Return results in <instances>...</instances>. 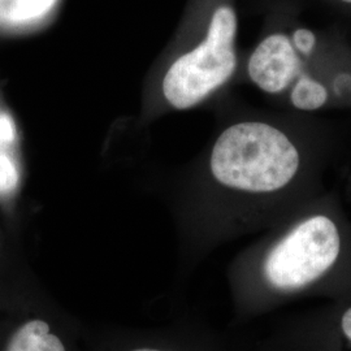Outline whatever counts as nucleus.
Returning a JSON list of instances; mask_svg holds the SVG:
<instances>
[{"label":"nucleus","mask_w":351,"mask_h":351,"mask_svg":"<svg viewBox=\"0 0 351 351\" xmlns=\"http://www.w3.org/2000/svg\"><path fill=\"white\" fill-rule=\"evenodd\" d=\"M304 152L284 128L247 120L228 126L213 143L208 169L216 186L249 202L275 226L304 203Z\"/></svg>","instance_id":"nucleus-2"},{"label":"nucleus","mask_w":351,"mask_h":351,"mask_svg":"<svg viewBox=\"0 0 351 351\" xmlns=\"http://www.w3.org/2000/svg\"><path fill=\"white\" fill-rule=\"evenodd\" d=\"M232 280L245 314L306 298L336 300L351 290V228L335 204L311 199L277 223Z\"/></svg>","instance_id":"nucleus-1"},{"label":"nucleus","mask_w":351,"mask_h":351,"mask_svg":"<svg viewBox=\"0 0 351 351\" xmlns=\"http://www.w3.org/2000/svg\"><path fill=\"white\" fill-rule=\"evenodd\" d=\"M316 46L317 36L307 27L291 32L276 27L262 38L250 55L251 82L268 95L288 99L298 111L322 110L330 99V90L310 72L308 62Z\"/></svg>","instance_id":"nucleus-3"},{"label":"nucleus","mask_w":351,"mask_h":351,"mask_svg":"<svg viewBox=\"0 0 351 351\" xmlns=\"http://www.w3.org/2000/svg\"><path fill=\"white\" fill-rule=\"evenodd\" d=\"M126 351H176L173 349H168V348H160V346H147V345H143V346H138V348H133V349H129Z\"/></svg>","instance_id":"nucleus-9"},{"label":"nucleus","mask_w":351,"mask_h":351,"mask_svg":"<svg viewBox=\"0 0 351 351\" xmlns=\"http://www.w3.org/2000/svg\"><path fill=\"white\" fill-rule=\"evenodd\" d=\"M237 30L234 7L217 4L208 16L201 40L180 55L164 75V98L173 108L195 107L232 78L237 68Z\"/></svg>","instance_id":"nucleus-4"},{"label":"nucleus","mask_w":351,"mask_h":351,"mask_svg":"<svg viewBox=\"0 0 351 351\" xmlns=\"http://www.w3.org/2000/svg\"><path fill=\"white\" fill-rule=\"evenodd\" d=\"M0 351H72L62 332L43 316L23 319L0 346Z\"/></svg>","instance_id":"nucleus-5"},{"label":"nucleus","mask_w":351,"mask_h":351,"mask_svg":"<svg viewBox=\"0 0 351 351\" xmlns=\"http://www.w3.org/2000/svg\"><path fill=\"white\" fill-rule=\"evenodd\" d=\"M328 1L339 10L351 13V0H328Z\"/></svg>","instance_id":"nucleus-8"},{"label":"nucleus","mask_w":351,"mask_h":351,"mask_svg":"<svg viewBox=\"0 0 351 351\" xmlns=\"http://www.w3.org/2000/svg\"><path fill=\"white\" fill-rule=\"evenodd\" d=\"M19 133L12 114L0 107V199L13 197L21 184Z\"/></svg>","instance_id":"nucleus-6"},{"label":"nucleus","mask_w":351,"mask_h":351,"mask_svg":"<svg viewBox=\"0 0 351 351\" xmlns=\"http://www.w3.org/2000/svg\"><path fill=\"white\" fill-rule=\"evenodd\" d=\"M59 0H0V27L26 29L46 20Z\"/></svg>","instance_id":"nucleus-7"}]
</instances>
